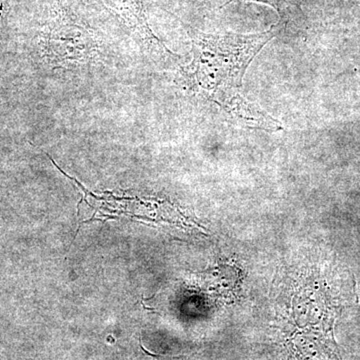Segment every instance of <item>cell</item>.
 <instances>
[{"mask_svg": "<svg viewBox=\"0 0 360 360\" xmlns=\"http://www.w3.org/2000/svg\"><path fill=\"white\" fill-rule=\"evenodd\" d=\"M213 101L219 104L225 120L236 127L267 132L281 131L283 129L278 120L262 110L257 104L250 103L239 96L238 91L220 94Z\"/></svg>", "mask_w": 360, "mask_h": 360, "instance_id": "7a4b0ae2", "label": "cell"}, {"mask_svg": "<svg viewBox=\"0 0 360 360\" xmlns=\"http://www.w3.org/2000/svg\"><path fill=\"white\" fill-rule=\"evenodd\" d=\"M281 30L277 25L255 34L205 35L196 46L193 63L186 68L187 78L194 87L210 92L214 98L236 91L251 61Z\"/></svg>", "mask_w": 360, "mask_h": 360, "instance_id": "6da1fadb", "label": "cell"}, {"mask_svg": "<svg viewBox=\"0 0 360 360\" xmlns=\"http://www.w3.org/2000/svg\"><path fill=\"white\" fill-rule=\"evenodd\" d=\"M236 1V0H229L226 4H224L222 7L229 6L231 2ZM245 1L257 2V4H264L266 6H271L272 8L276 9L277 13L281 14L283 13L284 6L286 4V0H245Z\"/></svg>", "mask_w": 360, "mask_h": 360, "instance_id": "3957f363", "label": "cell"}]
</instances>
